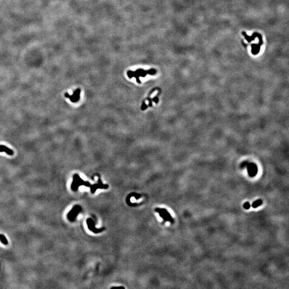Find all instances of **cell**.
<instances>
[{
  "mask_svg": "<svg viewBox=\"0 0 289 289\" xmlns=\"http://www.w3.org/2000/svg\"><path fill=\"white\" fill-rule=\"evenodd\" d=\"M157 72V71L155 69H150L148 70H144L142 69H137L136 71H133L128 70L127 72V76L130 79L132 78H135L136 81L138 84L141 83V81L139 79L140 77H145L147 74L150 75H154Z\"/></svg>",
  "mask_w": 289,
  "mask_h": 289,
  "instance_id": "obj_1",
  "label": "cell"
},
{
  "mask_svg": "<svg viewBox=\"0 0 289 289\" xmlns=\"http://www.w3.org/2000/svg\"><path fill=\"white\" fill-rule=\"evenodd\" d=\"M85 186L86 187L90 188L91 184L88 181H85L82 180L79 175L76 174L73 176V181L71 185V190L74 192H76L80 186Z\"/></svg>",
  "mask_w": 289,
  "mask_h": 289,
  "instance_id": "obj_2",
  "label": "cell"
},
{
  "mask_svg": "<svg viewBox=\"0 0 289 289\" xmlns=\"http://www.w3.org/2000/svg\"><path fill=\"white\" fill-rule=\"evenodd\" d=\"M155 210L156 213L159 214V215L163 220L164 222H169L172 223H174V218L172 217L171 214L168 212L166 209L156 208Z\"/></svg>",
  "mask_w": 289,
  "mask_h": 289,
  "instance_id": "obj_3",
  "label": "cell"
},
{
  "mask_svg": "<svg viewBox=\"0 0 289 289\" xmlns=\"http://www.w3.org/2000/svg\"><path fill=\"white\" fill-rule=\"evenodd\" d=\"M82 210V207L80 206L79 205L74 206L72 209L68 214L67 218L70 222H74L76 219L77 216L79 213H80Z\"/></svg>",
  "mask_w": 289,
  "mask_h": 289,
  "instance_id": "obj_4",
  "label": "cell"
},
{
  "mask_svg": "<svg viewBox=\"0 0 289 289\" xmlns=\"http://www.w3.org/2000/svg\"><path fill=\"white\" fill-rule=\"evenodd\" d=\"M86 223L88 225V229L90 230V231L94 233V234H98L100 232H102L104 230V228H101V229H98L96 227V223L95 222L93 221L92 218H88L86 220Z\"/></svg>",
  "mask_w": 289,
  "mask_h": 289,
  "instance_id": "obj_5",
  "label": "cell"
},
{
  "mask_svg": "<svg viewBox=\"0 0 289 289\" xmlns=\"http://www.w3.org/2000/svg\"><path fill=\"white\" fill-rule=\"evenodd\" d=\"M108 185L104 184L100 178H99L98 183L94 184L93 185H91L90 187V192L92 193H94L98 189H107L108 188Z\"/></svg>",
  "mask_w": 289,
  "mask_h": 289,
  "instance_id": "obj_6",
  "label": "cell"
},
{
  "mask_svg": "<svg viewBox=\"0 0 289 289\" xmlns=\"http://www.w3.org/2000/svg\"><path fill=\"white\" fill-rule=\"evenodd\" d=\"M80 93H81L80 89L78 88L76 90L74 91V94L70 96L68 93H66L65 94V96L66 98L69 99L72 102L75 103V102H77L80 100Z\"/></svg>",
  "mask_w": 289,
  "mask_h": 289,
  "instance_id": "obj_7",
  "label": "cell"
},
{
  "mask_svg": "<svg viewBox=\"0 0 289 289\" xmlns=\"http://www.w3.org/2000/svg\"><path fill=\"white\" fill-rule=\"evenodd\" d=\"M131 197H134L136 200L139 199V198H140L142 197V195L140 194L136 193H130V194H128V196L126 197V203L129 206H131V207H134V206H136L137 205L136 204H134V203H132L131 201H130V199H131Z\"/></svg>",
  "mask_w": 289,
  "mask_h": 289,
  "instance_id": "obj_8",
  "label": "cell"
},
{
  "mask_svg": "<svg viewBox=\"0 0 289 289\" xmlns=\"http://www.w3.org/2000/svg\"><path fill=\"white\" fill-rule=\"evenodd\" d=\"M247 169H248V174L250 175V176L254 177L256 175L258 169L255 164H249L247 166Z\"/></svg>",
  "mask_w": 289,
  "mask_h": 289,
  "instance_id": "obj_9",
  "label": "cell"
},
{
  "mask_svg": "<svg viewBox=\"0 0 289 289\" xmlns=\"http://www.w3.org/2000/svg\"><path fill=\"white\" fill-rule=\"evenodd\" d=\"M3 152L9 155H12L14 154V151L12 150L4 145H0V152Z\"/></svg>",
  "mask_w": 289,
  "mask_h": 289,
  "instance_id": "obj_10",
  "label": "cell"
},
{
  "mask_svg": "<svg viewBox=\"0 0 289 289\" xmlns=\"http://www.w3.org/2000/svg\"><path fill=\"white\" fill-rule=\"evenodd\" d=\"M146 100H148V101H149V104H148V107H149L152 106V102H155L156 104H158V96H156L153 99H150V96H148L147 98L146 99Z\"/></svg>",
  "mask_w": 289,
  "mask_h": 289,
  "instance_id": "obj_11",
  "label": "cell"
},
{
  "mask_svg": "<svg viewBox=\"0 0 289 289\" xmlns=\"http://www.w3.org/2000/svg\"><path fill=\"white\" fill-rule=\"evenodd\" d=\"M262 204V201L260 199H259V200H257L255 201L253 203V204L252 205V207L254 208H256L259 207Z\"/></svg>",
  "mask_w": 289,
  "mask_h": 289,
  "instance_id": "obj_12",
  "label": "cell"
},
{
  "mask_svg": "<svg viewBox=\"0 0 289 289\" xmlns=\"http://www.w3.org/2000/svg\"><path fill=\"white\" fill-rule=\"evenodd\" d=\"M0 240H1V242L4 245H8V241L6 238V237L3 235L0 234Z\"/></svg>",
  "mask_w": 289,
  "mask_h": 289,
  "instance_id": "obj_13",
  "label": "cell"
},
{
  "mask_svg": "<svg viewBox=\"0 0 289 289\" xmlns=\"http://www.w3.org/2000/svg\"><path fill=\"white\" fill-rule=\"evenodd\" d=\"M251 207V205L250 204V203L247 202H245L244 204V208L246 209H250Z\"/></svg>",
  "mask_w": 289,
  "mask_h": 289,
  "instance_id": "obj_14",
  "label": "cell"
},
{
  "mask_svg": "<svg viewBox=\"0 0 289 289\" xmlns=\"http://www.w3.org/2000/svg\"><path fill=\"white\" fill-rule=\"evenodd\" d=\"M115 288H123V289H124V288L123 287V286H116V287H112V289H115Z\"/></svg>",
  "mask_w": 289,
  "mask_h": 289,
  "instance_id": "obj_15",
  "label": "cell"
}]
</instances>
